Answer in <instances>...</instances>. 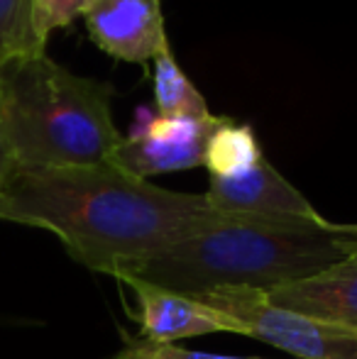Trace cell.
I'll return each mask as SVG.
<instances>
[{"label":"cell","instance_id":"cell-13","mask_svg":"<svg viewBox=\"0 0 357 359\" xmlns=\"http://www.w3.org/2000/svg\"><path fill=\"white\" fill-rule=\"evenodd\" d=\"M90 0H34V27L44 44L54 29L69 27L76 18H83Z\"/></svg>","mask_w":357,"mask_h":359},{"label":"cell","instance_id":"cell-12","mask_svg":"<svg viewBox=\"0 0 357 359\" xmlns=\"http://www.w3.org/2000/svg\"><path fill=\"white\" fill-rule=\"evenodd\" d=\"M34 27V0H0V62L44 52Z\"/></svg>","mask_w":357,"mask_h":359},{"label":"cell","instance_id":"cell-2","mask_svg":"<svg viewBox=\"0 0 357 359\" xmlns=\"http://www.w3.org/2000/svg\"><path fill=\"white\" fill-rule=\"evenodd\" d=\"M355 255L357 222L218 213L198 230L140 259L118 281H147L186 296H203L223 286L269 293Z\"/></svg>","mask_w":357,"mask_h":359},{"label":"cell","instance_id":"cell-9","mask_svg":"<svg viewBox=\"0 0 357 359\" xmlns=\"http://www.w3.org/2000/svg\"><path fill=\"white\" fill-rule=\"evenodd\" d=\"M267 296L294 313L357 330V255L306 281L274 288Z\"/></svg>","mask_w":357,"mask_h":359},{"label":"cell","instance_id":"cell-3","mask_svg":"<svg viewBox=\"0 0 357 359\" xmlns=\"http://www.w3.org/2000/svg\"><path fill=\"white\" fill-rule=\"evenodd\" d=\"M113 86L79 76L47 52L0 62V120L18 169L108 164L123 135Z\"/></svg>","mask_w":357,"mask_h":359},{"label":"cell","instance_id":"cell-14","mask_svg":"<svg viewBox=\"0 0 357 359\" xmlns=\"http://www.w3.org/2000/svg\"><path fill=\"white\" fill-rule=\"evenodd\" d=\"M125 350L135 359H267V357H235V355H218V352H201L186 350L179 345H152V342H128Z\"/></svg>","mask_w":357,"mask_h":359},{"label":"cell","instance_id":"cell-10","mask_svg":"<svg viewBox=\"0 0 357 359\" xmlns=\"http://www.w3.org/2000/svg\"><path fill=\"white\" fill-rule=\"evenodd\" d=\"M262 156L264 151L250 125H235L233 120H225L210 135L203 166L210 176L230 179V176H240L248 169H252Z\"/></svg>","mask_w":357,"mask_h":359},{"label":"cell","instance_id":"cell-6","mask_svg":"<svg viewBox=\"0 0 357 359\" xmlns=\"http://www.w3.org/2000/svg\"><path fill=\"white\" fill-rule=\"evenodd\" d=\"M83 20L90 42L118 62L147 67L169 44L159 0H90Z\"/></svg>","mask_w":357,"mask_h":359},{"label":"cell","instance_id":"cell-5","mask_svg":"<svg viewBox=\"0 0 357 359\" xmlns=\"http://www.w3.org/2000/svg\"><path fill=\"white\" fill-rule=\"evenodd\" d=\"M228 118L206 115H159L147 108L137 113L133 133L123 137L108 164L123 169L125 174L147 181L149 176L172 174L203 166L208 140Z\"/></svg>","mask_w":357,"mask_h":359},{"label":"cell","instance_id":"cell-15","mask_svg":"<svg viewBox=\"0 0 357 359\" xmlns=\"http://www.w3.org/2000/svg\"><path fill=\"white\" fill-rule=\"evenodd\" d=\"M15 169H18V161H15V154H13V149H10L3 120H0V189H3L5 181L15 174Z\"/></svg>","mask_w":357,"mask_h":359},{"label":"cell","instance_id":"cell-8","mask_svg":"<svg viewBox=\"0 0 357 359\" xmlns=\"http://www.w3.org/2000/svg\"><path fill=\"white\" fill-rule=\"evenodd\" d=\"M206 201L213 210L225 215H257V217H323L306 201L299 189L289 184L267 161H257L240 176L218 179L210 176Z\"/></svg>","mask_w":357,"mask_h":359},{"label":"cell","instance_id":"cell-11","mask_svg":"<svg viewBox=\"0 0 357 359\" xmlns=\"http://www.w3.org/2000/svg\"><path fill=\"white\" fill-rule=\"evenodd\" d=\"M154 105L159 115H186V118L210 115L208 103L177 64L169 44L154 57Z\"/></svg>","mask_w":357,"mask_h":359},{"label":"cell","instance_id":"cell-7","mask_svg":"<svg viewBox=\"0 0 357 359\" xmlns=\"http://www.w3.org/2000/svg\"><path fill=\"white\" fill-rule=\"evenodd\" d=\"M120 284L130 286L135 293L133 320L140 323L142 340L152 345H177L179 340L210 335V332H235L238 327L220 311L208 303L179 291L147 284V281L125 279Z\"/></svg>","mask_w":357,"mask_h":359},{"label":"cell","instance_id":"cell-4","mask_svg":"<svg viewBox=\"0 0 357 359\" xmlns=\"http://www.w3.org/2000/svg\"><path fill=\"white\" fill-rule=\"evenodd\" d=\"M194 298L233 320L238 335L267 342L296 359H357V330L281 308L257 288L223 286Z\"/></svg>","mask_w":357,"mask_h":359},{"label":"cell","instance_id":"cell-1","mask_svg":"<svg viewBox=\"0 0 357 359\" xmlns=\"http://www.w3.org/2000/svg\"><path fill=\"white\" fill-rule=\"evenodd\" d=\"M215 215L203 194L162 189L113 164L15 169L0 189V220L54 232L74 262L113 279Z\"/></svg>","mask_w":357,"mask_h":359},{"label":"cell","instance_id":"cell-16","mask_svg":"<svg viewBox=\"0 0 357 359\" xmlns=\"http://www.w3.org/2000/svg\"><path fill=\"white\" fill-rule=\"evenodd\" d=\"M115 359H135V357L130 355V352H128V350H125V347H123V350H120L118 355H115Z\"/></svg>","mask_w":357,"mask_h":359}]
</instances>
